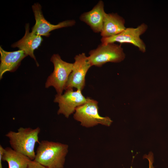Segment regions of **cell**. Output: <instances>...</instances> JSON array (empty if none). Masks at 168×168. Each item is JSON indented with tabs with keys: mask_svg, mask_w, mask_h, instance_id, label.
<instances>
[{
	"mask_svg": "<svg viewBox=\"0 0 168 168\" xmlns=\"http://www.w3.org/2000/svg\"><path fill=\"white\" fill-rule=\"evenodd\" d=\"M68 148L66 144L42 140L39 143L34 161L46 168H63Z\"/></svg>",
	"mask_w": 168,
	"mask_h": 168,
	"instance_id": "6da1fadb",
	"label": "cell"
},
{
	"mask_svg": "<svg viewBox=\"0 0 168 168\" xmlns=\"http://www.w3.org/2000/svg\"><path fill=\"white\" fill-rule=\"evenodd\" d=\"M40 131L39 127L34 129L20 127L17 132L10 131L5 136L9 139L10 144L13 150L33 161L36 155L35 144L40 142L38 135Z\"/></svg>",
	"mask_w": 168,
	"mask_h": 168,
	"instance_id": "7a4b0ae2",
	"label": "cell"
},
{
	"mask_svg": "<svg viewBox=\"0 0 168 168\" xmlns=\"http://www.w3.org/2000/svg\"><path fill=\"white\" fill-rule=\"evenodd\" d=\"M86 102L77 107L73 114V118L80 123L81 125L86 128L98 124L109 127L113 121L108 117H102L99 113L98 102L87 97Z\"/></svg>",
	"mask_w": 168,
	"mask_h": 168,
	"instance_id": "3957f363",
	"label": "cell"
},
{
	"mask_svg": "<svg viewBox=\"0 0 168 168\" xmlns=\"http://www.w3.org/2000/svg\"><path fill=\"white\" fill-rule=\"evenodd\" d=\"M88 58L91 66L101 67L107 62L119 63L124 59L125 55L121 44L114 43H101L90 51Z\"/></svg>",
	"mask_w": 168,
	"mask_h": 168,
	"instance_id": "277c9868",
	"label": "cell"
},
{
	"mask_svg": "<svg viewBox=\"0 0 168 168\" xmlns=\"http://www.w3.org/2000/svg\"><path fill=\"white\" fill-rule=\"evenodd\" d=\"M50 61L54 65L53 72L48 77L45 87L53 86L58 95H62L65 89L69 76L72 72L73 63L63 61L58 54H54L51 57Z\"/></svg>",
	"mask_w": 168,
	"mask_h": 168,
	"instance_id": "5b68a950",
	"label": "cell"
},
{
	"mask_svg": "<svg viewBox=\"0 0 168 168\" xmlns=\"http://www.w3.org/2000/svg\"><path fill=\"white\" fill-rule=\"evenodd\" d=\"M148 26L143 23L136 28H126L121 32L115 35L107 38L102 37L101 43L107 44L119 42L121 44L128 43L137 47L142 52L146 51V45L140 36L147 30Z\"/></svg>",
	"mask_w": 168,
	"mask_h": 168,
	"instance_id": "8992f818",
	"label": "cell"
},
{
	"mask_svg": "<svg viewBox=\"0 0 168 168\" xmlns=\"http://www.w3.org/2000/svg\"><path fill=\"white\" fill-rule=\"evenodd\" d=\"M65 90L63 95L57 94L54 101L58 104V114H63L68 118L75 112L77 107L86 102L87 99L82 95L80 90L74 91L71 88Z\"/></svg>",
	"mask_w": 168,
	"mask_h": 168,
	"instance_id": "52a82bcc",
	"label": "cell"
},
{
	"mask_svg": "<svg viewBox=\"0 0 168 168\" xmlns=\"http://www.w3.org/2000/svg\"><path fill=\"white\" fill-rule=\"evenodd\" d=\"M74 58L75 62L65 90L75 88L82 91L85 86L86 74L91 66L85 53L77 55Z\"/></svg>",
	"mask_w": 168,
	"mask_h": 168,
	"instance_id": "ba28073f",
	"label": "cell"
},
{
	"mask_svg": "<svg viewBox=\"0 0 168 168\" xmlns=\"http://www.w3.org/2000/svg\"><path fill=\"white\" fill-rule=\"evenodd\" d=\"M35 20V25L32 28L31 32L36 35L48 37L50 32L53 30L75 25L76 21L73 20H67L60 22L57 25L50 23L44 18L42 11V7L38 3L32 6Z\"/></svg>",
	"mask_w": 168,
	"mask_h": 168,
	"instance_id": "9c48e42d",
	"label": "cell"
},
{
	"mask_svg": "<svg viewBox=\"0 0 168 168\" xmlns=\"http://www.w3.org/2000/svg\"><path fill=\"white\" fill-rule=\"evenodd\" d=\"M43 39L41 36L30 32L29 24L27 23L25 26V33L23 37L20 40L12 44L11 46L17 47L19 50H22L26 55L33 59L37 66H39L34 54V50L40 45Z\"/></svg>",
	"mask_w": 168,
	"mask_h": 168,
	"instance_id": "30bf717a",
	"label": "cell"
},
{
	"mask_svg": "<svg viewBox=\"0 0 168 168\" xmlns=\"http://www.w3.org/2000/svg\"><path fill=\"white\" fill-rule=\"evenodd\" d=\"M0 79L6 72L15 71L20 65L22 60L27 56L22 50L8 52L0 47Z\"/></svg>",
	"mask_w": 168,
	"mask_h": 168,
	"instance_id": "8fae6325",
	"label": "cell"
},
{
	"mask_svg": "<svg viewBox=\"0 0 168 168\" xmlns=\"http://www.w3.org/2000/svg\"><path fill=\"white\" fill-rule=\"evenodd\" d=\"M104 7L103 2L100 0L91 11L83 13L80 16V20L89 26L95 32H100L102 30L106 13Z\"/></svg>",
	"mask_w": 168,
	"mask_h": 168,
	"instance_id": "7c38bea8",
	"label": "cell"
},
{
	"mask_svg": "<svg viewBox=\"0 0 168 168\" xmlns=\"http://www.w3.org/2000/svg\"><path fill=\"white\" fill-rule=\"evenodd\" d=\"M124 19L117 13H106L100 35L103 38H107L117 35L124 30Z\"/></svg>",
	"mask_w": 168,
	"mask_h": 168,
	"instance_id": "4fadbf2b",
	"label": "cell"
},
{
	"mask_svg": "<svg viewBox=\"0 0 168 168\" xmlns=\"http://www.w3.org/2000/svg\"><path fill=\"white\" fill-rule=\"evenodd\" d=\"M2 160L7 162L8 168H27L31 161L27 156L8 147L4 148Z\"/></svg>",
	"mask_w": 168,
	"mask_h": 168,
	"instance_id": "5bb4252c",
	"label": "cell"
},
{
	"mask_svg": "<svg viewBox=\"0 0 168 168\" xmlns=\"http://www.w3.org/2000/svg\"><path fill=\"white\" fill-rule=\"evenodd\" d=\"M143 158L147 159L149 162V168H154L153 166L154 162V156L152 152H150L148 155L145 154L143 156Z\"/></svg>",
	"mask_w": 168,
	"mask_h": 168,
	"instance_id": "9a60e30c",
	"label": "cell"
},
{
	"mask_svg": "<svg viewBox=\"0 0 168 168\" xmlns=\"http://www.w3.org/2000/svg\"><path fill=\"white\" fill-rule=\"evenodd\" d=\"M27 168H46L39 163L33 160L30 162Z\"/></svg>",
	"mask_w": 168,
	"mask_h": 168,
	"instance_id": "2e32d148",
	"label": "cell"
},
{
	"mask_svg": "<svg viewBox=\"0 0 168 168\" xmlns=\"http://www.w3.org/2000/svg\"><path fill=\"white\" fill-rule=\"evenodd\" d=\"M4 150V148L2 146L0 145V168H2V156L3 154Z\"/></svg>",
	"mask_w": 168,
	"mask_h": 168,
	"instance_id": "e0dca14e",
	"label": "cell"
}]
</instances>
